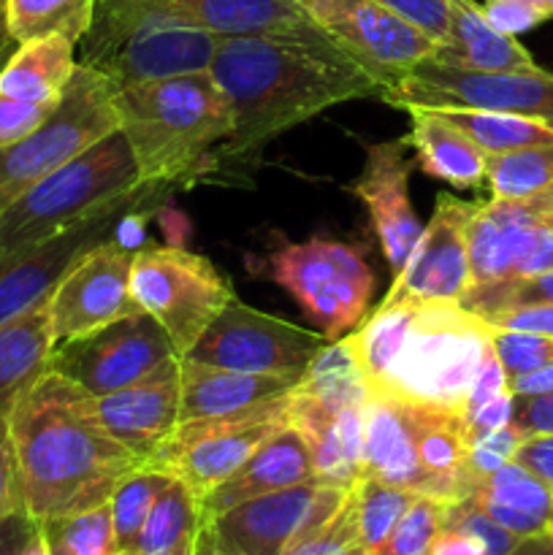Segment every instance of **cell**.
Wrapping results in <instances>:
<instances>
[{
    "label": "cell",
    "instance_id": "obj_34",
    "mask_svg": "<svg viewBox=\"0 0 553 555\" xmlns=\"http://www.w3.org/2000/svg\"><path fill=\"white\" fill-rule=\"evenodd\" d=\"M293 390L336 404H366L372 393L347 339L325 341Z\"/></svg>",
    "mask_w": 553,
    "mask_h": 555
},
{
    "label": "cell",
    "instance_id": "obj_24",
    "mask_svg": "<svg viewBox=\"0 0 553 555\" xmlns=\"http://www.w3.org/2000/svg\"><path fill=\"white\" fill-rule=\"evenodd\" d=\"M363 477L434 496L432 480L417 461V404L369 393L363 404Z\"/></svg>",
    "mask_w": 553,
    "mask_h": 555
},
{
    "label": "cell",
    "instance_id": "obj_60",
    "mask_svg": "<svg viewBox=\"0 0 553 555\" xmlns=\"http://www.w3.org/2000/svg\"><path fill=\"white\" fill-rule=\"evenodd\" d=\"M193 551H195V540H190V542H184V545L173 547V551L160 553V555H193Z\"/></svg>",
    "mask_w": 553,
    "mask_h": 555
},
{
    "label": "cell",
    "instance_id": "obj_35",
    "mask_svg": "<svg viewBox=\"0 0 553 555\" xmlns=\"http://www.w3.org/2000/svg\"><path fill=\"white\" fill-rule=\"evenodd\" d=\"M201 531V504L190 493L184 482L173 480L166 491L157 496L139 540H136V555H160L195 540Z\"/></svg>",
    "mask_w": 553,
    "mask_h": 555
},
{
    "label": "cell",
    "instance_id": "obj_43",
    "mask_svg": "<svg viewBox=\"0 0 553 555\" xmlns=\"http://www.w3.org/2000/svg\"><path fill=\"white\" fill-rule=\"evenodd\" d=\"M493 347L502 361L507 379L529 374L553 363V336L520 334V331L493 328Z\"/></svg>",
    "mask_w": 553,
    "mask_h": 555
},
{
    "label": "cell",
    "instance_id": "obj_52",
    "mask_svg": "<svg viewBox=\"0 0 553 555\" xmlns=\"http://www.w3.org/2000/svg\"><path fill=\"white\" fill-rule=\"evenodd\" d=\"M513 461L553 488V434H531V437H526Z\"/></svg>",
    "mask_w": 553,
    "mask_h": 555
},
{
    "label": "cell",
    "instance_id": "obj_7",
    "mask_svg": "<svg viewBox=\"0 0 553 555\" xmlns=\"http://www.w3.org/2000/svg\"><path fill=\"white\" fill-rule=\"evenodd\" d=\"M112 130H117L114 85L101 70L76 63L63 101L47 122L0 150V211Z\"/></svg>",
    "mask_w": 553,
    "mask_h": 555
},
{
    "label": "cell",
    "instance_id": "obj_8",
    "mask_svg": "<svg viewBox=\"0 0 553 555\" xmlns=\"http://www.w3.org/2000/svg\"><path fill=\"white\" fill-rule=\"evenodd\" d=\"M291 393L247 410L179 423L166 442L146 459V466L184 482L201 504L266 439L291 426Z\"/></svg>",
    "mask_w": 553,
    "mask_h": 555
},
{
    "label": "cell",
    "instance_id": "obj_48",
    "mask_svg": "<svg viewBox=\"0 0 553 555\" xmlns=\"http://www.w3.org/2000/svg\"><path fill=\"white\" fill-rule=\"evenodd\" d=\"M22 509L20 480H16L14 442L9 434V417H0V526L9 515Z\"/></svg>",
    "mask_w": 553,
    "mask_h": 555
},
{
    "label": "cell",
    "instance_id": "obj_22",
    "mask_svg": "<svg viewBox=\"0 0 553 555\" xmlns=\"http://www.w3.org/2000/svg\"><path fill=\"white\" fill-rule=\"evenodd\" d=\"M407 139L380 141L366 150L363 171L352 182V193L366 204L377 231L380 247L390 269L399 274L410 260L423 228L410 204V166H407Z\"/></svg>",
    "mask_w": 553,
    "mask_h": 555
},
{
    "label": "cell",
    "instance_id": "obj_53",
    "mask_svg": "<svg viewBox=\"0 0 553 555\" xmlns=\"http://www.w3.org/2000/svg\"><path fill=\"white\" fill-rule=\"evenodd\" d=\"M428 555H488V551L480 540H475V537L442 526V531H439L437 540H434V547Z\"/></svg>",
    "mask_w": 553,
    "mask_h": 555
},
{
    "label": "cell",
    "instance_id": "obj_21",
    "mask_svg": "<svg viewBox=\"0 0 553 555\" xmlns=\"http://www.w3.org/2000/svg\"><path fill=\"white\" fill-rule=\"evenodd\" d=\"M179 406H182V369L177 356L163 361L139 383L95 399V412L103 428L144 461L179 426Z\"/></svg>",
    "mask_w": 553,
    "mask_h": 555
},
{
    "label": "cell",
    "instance_id": "obj_36",
    "mask_svg": "<svg viewBox=\"0 0 553 555\" xmlns=\"http://www.w3.org/2000/svg\"><path fill=\"white\" fill-rule=\"evenodd\" d=\"M171 482V475H166V472L160 469H152V466L144 464L139 466V469L130 472V475L114 488L112 499H108V509H112L117 551L133 553L136 540H139L141 529H144L157 496H160Z\"/></svg>",
    "mask_w": 553,
    "mask_h": 555
},
{
    "label": "cell",
    "instance_id": "obj_61",
    "mask_svg": "<svg viewBox=\"0 0 553 555\" xmlns=\"http://www.w3.org/2000/svg\"><path fill=\"white\" fill-rule=\"evenodd\" d=\"M5 0H0V38H5Z\"/></svg>",
    "mask_w": 553,
    "mask_h": 555
},
{
    "label": "cell",
    "instance_id": "obj_25",
    "mask_svg": "<svg viewBox=\"0 0 553 555\" xmlns=\"http://www.w3.org/2000/svg\"><path fill=\"white\" fill-rule=\"evenodd\" d=\"M309 480L314 477L307 442L296 428L285 426L274 437L266 439L222 486H217L201 502V524L236 507V504L249 502V499L285 491V488L301 486Z\"/></svg>",
    "mask_w": 553,
    "mask_h": 555
},
{
    "label": "cell",
    "instance_id": "obj_38",
    "mask_svg": "<svg viewBox=\"0 0 553 555\" xmlns=\"http://www.w3.org/2000/svg\"><path fill=\"white\" fill-rule=\"evenodd\" d=\"M486 182L493 198H529L553 190V144L491 155Z\"/></svg>",
    "mask_w": 553,
    "mask_h": 555
},
{
    "label": "cell",
    "instance_id": "obj_51",
    "mask_svg": "<svg viewBox=\"0 0 553 555\" xmlns=\"http://www.w3.org/2000/svg\"><path fill=\"white\" fill-rule=\"evenodd\" d=\"M464 423H466V437H470V444H475L477 439L488 437V434L499 431V428L510 426V423H513V390H507V393L497 396L493 401L483 404L480 410L466 415Z\"/></svg>",
    "mask_w": 553,
    "mask_h": 555
},
{
    "label": "cell",
    "instance_id": "obj_49",
    "mask_svg": "<svg viewBox=\"0 0 553 555\" xmlns=\"http://www.w3.org/2000/svg\"><path fill=\"white\" fill-rule=\"evenodd\" d=\"M483 320H486L491 328H499V331H520V334L553 336V304L507 309V312L488 314V318Z\"/></svg>",
    "mask_w": 553,
    "mask_h": 555
},
{
    "label": "cell",
    "instance_id": "obj_39",
    "mask_svg": "<svg viewBox=\"0 0 553 555\" xmlns=\"http://www.w3.org/2000/svg\"><path fill=\"white\" fill-rule=\"evenodd\" d=\"M49 555H114L117 537H114L112 509L108 504L85 509V513L60 515L38 524Z\"/></svg>",
    "mask_w": 553,
    "mask_h": 555
},
{
    "label": "cell",
    "instance_id": "obj_50",
    "mask_svg": "<svg viewBox=\"0 0 553 555\" xmlns=\"http://www.w3.org/2000/svg\"><path fill=\"white\" fill-rule=\"evenodd\" d=\"M513 426L524 434H553V390L513 396Z\"/></svg>",
    "mask_w": 553,
    "mask_h": 555
},
{
    "label": "cell",
    "instance_id": "obj_58",
    "mask_svg": "<svg viewBox=\"0 0 553 555\" xmlns=\"http://www.w3.org/2000/svg\"><path fill=\"white\" fill-rule=\"evenodd\" d=\"M193 555H233V553H226V551H222V547H217L215 540H211L209 531H206L204 526H201L198 537H195V551H193Z\"/></svg>",
    "mask_w": 553,
    "mask_h": 555
},
{
    "label": "cell",
    "instance_id": "obj_41",
    "mask_svg": "<svg viewBox=\"0 0 553 555\" xmlns=\"http://www.w3.org/2000/svg\"><path fill=\"white\" fill-rule=\"evenodd\" d=\"M442 499L434 496H417L412 507L407 509L383 542L377 555H428L434 547V540L442 531L445 518Z\"/></svg>",
    "mask_w": 553,
    "mask_h": 555
},
{
    "label": "cell",
    "instance_id": "obj_59",
    "mask_svg": "<svg viewBox=\"0 0 553 555\" xmlns=\"http://www.w3.org/2000/svg\"><path fill=\"white\" fill-rule=\"evenodd\" d=\"M531 3H535V9L545 16V22L553 20V0H531Z\"/></svg>",
    "mask_w": 553,
    "mask_h": 555
},
{
    "label": "cell",
    "instance_id": "obj_26",
    "mask_svg": "<svg viewBox=\"0 0 553 555\" xmlns=\"http://www.w3.org/2000/svg\"><path fill=\"white\" fill-rule=\"evenodd\" d=\"M179 369H182L179 423L226 415V412H239L280 399V396L291 393L298 383V377L233 372V369L209 366V363L188 361V358H179Z\"/></svg>",
    "mask_w": 553,
    "mask_h": 555
},
{
    "label": "cell",
    "instance_id": "obj_13",
    "mask_svg": "<svg viewBox=\"0 0 553 555\" xmlns=\"http://www.w3.org/2000/svg\"><path fill=\"white\" fill-rule=\"evenodd\" d=\"M553 190L529 198H491L466 228L472 285L524 280L553 269Z\"/></svg>",
    "mask_w": 553,
    "mask_h": 555
},
{
    "label": "cell",
    "instance_id": "obj_62",
    "mask_svg": "<svg viewBox=\"0 0 553 555\" xmlns=\"http://www.w3.org/2000/svg\"><path fill=\"white\" fill-rule=\"evenodd\" d=\"M548 534L553 537V513H551V520H548Z\"/></svg>",
    "mask_w": 553,
    "mask_h": 555
},
{
    "label": "cell",
    "instance_id": "obj_4",
    "mask_svg": "<svg viewBox=\"0 0 553 555\" xmlns=\"http://www.w3.org/2000/svg\"><path fill=\"white\" fill-rule=\"evenodd\" d=\"M114 112L141 179L155 188L188 179L233 128L211 70L114 90Z\"/></svg>",
    "mask_w": 553,
    "mask_h": 555
},
{
    "label": "cell",
    "instance_id": "obj_15",
    "mask_svg": "<svg viewBox=\"0 0 553 555\" xmlns=\"http://www.w3.org/2000/svg\"><path fill=\"white\" fill-rule=\"evenodd\" d=\"M173 356L177 350L163 325L141 312L57 345L49 369L101 399L139 383Z\"/></svg>",
    "mask_w": 553,
    "mask_h": 555
},
{
    "label": "cell",
    "instance_id": "obj_63",
    "mask_svg": "<svg viewBox=\"0 0 553 555\" xmlns=\"http://www.w3.org/2000/svg\"><path fill=\"white\" fill-rule=\"evenodd\" d=\"M114 555H136V553H128V551H117Z\"/></svg>",
    "mask_w": 553,
    "mask_h": 555
},
{
    "label": "cell",
    "instance_id": "obj_19",
    "mask_svg": "<svg viewBox=\"0 0 553 555\" xmlns=\"http://www.w3.org/2000/svg\"><path fill=\"white\" fill-rule=\"evenodd\" d=\"M477 206L480 204L453 198L450 193L439 195L432 220L423 228L410 260L396 274L394 287L388 293L423 298V301L459 304L472 287L466 228H470Z\"/></svg>",
    "mask_w": 553,
    "mask_h": 555
},
{
    "label": "cell",
    "instance_id": "obj_18",
    "mask_svg": "<svg viewBox=\"0 0 553 555\" xmlns=\"http://www.w3.org/2000/svg\"><path fill=\"white\" fill-rule=\"evenodd\" d=\"M163 20L198 27L220 38H280L339 49L301 0H128ZM342 52V49H339Z\"/></svg>",
    "mask_w": 553,
    "mask_h": 555
},
{
    "label": "cell",
    "instance_id": "obj_46",
    "mask_svg": "<svg viewBox=\"0 0 553 555\" xmlns=\"http://www.w3.org/2000/svg\"><path fill=\"white\" fill-rule=\"evenodd\" d=\"M480 9L488 25L513 38L545 22V16L535 9L531 0H483Z\"/></svg>",
    "mask_w": 553,
    "mask_h": 555
},
{
    "label": "cell",
    "instance_id": "obj_45",
    "mask_svg": "<svg viewBox=\"0 0 553 555\" xmlns=\"http://www.w3.org/2000/svg\"><path fill=\"white\" fill-rule=\"evenodd\" d=\"M54 108L57 106H47V103H25L0 92V150L27 139L33 130H38L43 122H47L49 114H52Z\"/></svg>",
    "mask_w": 553,
    "mask_h": 555
},
{
    "label": "cell",
    "instance_id": "obj_54",
    "mask_svg": "<svg viewBox=\"0 0 553 555\" xmlns=\"http://www.w3.org/2000/svg\"><path fill=\"white\" fill-rule=\"evenodd\" d=\"M510 390H513V396H535L553 390V363L551 366L535 369V372L510 379Z\"/></svg>",
    "mask_w": 553,
    "mask_h": 555
},
{
    "label": "cell",
    "instance_id": "obj_40",
    "mask_svg": "<svg viewBox=\"0 0 553 555\" xmlns=\"http://www.w3.org/2000/svg\"><path fill=\"white\" fill-rule=\"evenodd\" d=\"M459 304L464 309H470V312L480 314V318L507 312V309L553 304V269L535 276H524V280H502L488 282V285H472Z\"/></svg>",
    "mask_w": 553,
    "mask_h": 555
},
{
    "label": "cell",
    "instance_id": "obj_44",
    "mask_svg": "<svg viewBox=\"0 0 553 555\" xmlns=\"http://www.w3.org/2000/svg\"><path fill=\"white\" fill-rule=\"evenodd\" d=\"M377 3L426 33L437 47L450 41V27H453L450 0H377Z\"/></svg>",
    "mask_w": 553,
    "mask_h": 555
},
{
    "label": "cell",
    "instance_id": "obj_1",
    "mask_svg": "<svg viewBox=\"0 0 553 555\" xmlns=\"http://www.w3.org/2000/svg\"><path fill=\"white\" fill-rule=\"evenodd\" d=\"M9 434L22 509L36 524L108 504L146 464L103 428L95 399L52 369L16 401Z\"/></svg>",
    "mask_w": 553,
    "mask_h": 555
},
{
    "label": "cell",
    "instance_id": "obj_47",
    "mask_svg": "<svg viewBox=\"0 0 553 555\" xmlns=\"http://www.w3.org/2000/svg\"><path fill=\"white\" fill-rule=\"evenodd\" d=\"M510 390V379H507V372H504L502 361H499L497 356V347H488L486 350V358H483L480 363V372H477L475 383H472V390H470V399H466V410H464V417L472 415L475 410H480L483 404H488V401H493L497 396L507 393Z\"/></svg>",
    "mask_w": 553,
    "mask_h": 555
},
{
    "label": "cell",
    "instance_id": "obj_2",
    "mask_svg": "<svg viewBox=\"0 0 553 555\" xmlns=\"http://www.w3.org/2000/svg\"><path fill=\"white\" fill-rule=\"evenodd\" d=\"M209 70L233 117L226 157L258 152L325 108L380 95L377 81L339 49L280 38H220Z\"/></svg>",
    "mask_w": 553,
    "mask_h": 555
},
{
    "label": "cell",
    "instance_id": "obj_56",
    "mask_svg": "<svg viewBox=\"0 0 553 555\" xmlns=\"http://www.w3.org/2000/svg\"><path fill=\"white\" fill-rule=\"evenodd\" d=\"M11 555H49V547L47 542H43V534L41 529H38L36 520L27 526V531L20 537V542H16V547L11 551Z\"/></svg>",
    "mask_w": 553,
    "mask_h": 555
},
{
    "label": "cell",
    "instance_id": "obj_29",
    "mask_svg": "<svg viewBox=\"0 0 553 555\" xmlns=\"http://www.w3.org/2000/svg\"><path fill=\"white\" fill-rule=\"evenodd\" d=\"M404 112L412 117L410 144L415 146L417 160L428 177L442 179L461 190L486 182L488 155L470 135L461 133L432 108L404 106Z\"/></svg>",
    "mask_w": 553,
    "mask_h": 555
},
{
    "label": "cell",
    "instance_id": "obj_32",
    "mask_svg": "<svg viewBox=\"0 0 553 555\" xmlns=\"http://www.w3.org/2000/svg\"><path fill=\"white\" fill-rule=\"evenodd\" d=\"M98 0H5V33L14 43L65 36L81 43L95 20Z\"/></svg>",
    "mask_w": 553,
    "mask_h": 555
},
{
    "label": "cell",
    "instance_id": "obj_30",
    "mask_svg": "<svg viewBox=\"0 0 553 555\" xmlns=\"http://www.w3.org/2000/svg\"><path fill=\"white\" fill-rule=\"evenodd\" d=\"M472 499L488 518L497 520L518 540L548 531V520L553 513V488L515 461L486 477Z\"/></svg>",
    "mask_w": 553,
    "mask_h": 555
},
{
    "label": "cell",
    "instance_id": "obj_20",
    "mask_svg": "<svg viewBox=\"0 0 553 555\" xmlns=\"http://www.w3.org/2000/svg\"><path fill=\"white\" fill-rule=\"evenodd\" d=\"M133 206L136 204L92 217V220L68 228V231L57 233L47 242L33 244V247L0 255V325L11 323L38 304L49 301L52 291L68 274L70 266L85 258L92 247L106 242L117 217Z\"/></svg>",
    "mask_w": 553,
    "mask_h": 555
},
{
    "label": "cell",
    "instance_id": "obj_42",
    "mask_svg": "<svg viewBox=\"0 0 553 555\" xmlns=\"http://www.w3.org/2000/svg\"><path fill=\"white\" fill-rule=\"evenodd\" d=\"M285 555H377L363 545L361 534H358L356 518H352V507L345 499L339 513L318 529L314 534L304 537L301 542L285 551Z\"/></svg>",
    "mask_w": 553,
    "mask_h": 555
},
{
    "label": "cell",
    "instance_id": "obj_6",
    "mask_svg": "<svg viewBox=\"0 0 553 555\" xmlns=\"http://www.w3.org/2000/svg\"><path fill=\"white\" fill-rule=\"evenodd\" d=\"M81 63L101 70L114 90L211 68L220 36L163 20L128 0H98Z\"/></svg>",
    "mask_w": 553,
    "mask_h": 555
},
{
    "label": "cell",
    "instance_id": "obj_12",
    "mask_svg": "<svg viewBox=\"0 0 553 555\" xmlns=\"http://www.w3.org/2000/svg\"><path fill=\"white\" fill-rule=\"evenodd\" d=\"M325 341V336L258 312L233 296L184 358L233 372L301 377Z\"/></svg>",
    "mask_w": 553,
    "mask_h": 555
},
{
    "label": "cell",
    "instance_id": "obj_33",
    "mask_svg": "<svg viewBox=\"0 0 553 555\" xmlns=\"http://www.w3.org/2000/svg\"><path fill=\"white\" fill-rule=\"evenodd\" d=\"M432 112L470 135L488 157L526 150V146L553 144V128L540 119L502 112H477V108H432Z\"/></svg>",
    "mask_w": 553,
    "mask_h": 555
},
{
    "label": "cell",
    "instance_id": "obj_27",
    "mask_svg": "<svg viewBox=\"0 0 553 555\" xmlns=\"http://www.w3.org/2000/svg\"><path fill=\"white\" fill-rule=\"evenodd\" d=\"M52 352L49 301L0 325V417H9L16 401L49 372Z\"/></svg>",
    "mask_w": 553,
    "mask_h": 555
},
{
    "label": "cell",
    "instance_id": "obj_5",
    "mask_svg": "<svg viewBox=\"0 0 553 555\" xmlns=\"http://www.w3.org/2000/svg\"><path fill=\"white\" fill-rule=\"evenodd\" d=\"M150 190L155 184H144L123 130H112L0 211V255L136 204Z\"/></svg>",
    "mask_w": 553,
    "mask_h": 555
},
{
    "label": "cell",
    "instance_id": "obj_11",
    "mask_svg": "<svg viewBox=\"0 0 553 555\" xmlns=\"http://www.w3.org/2000/svg\"><path fill=\"white\" fill-rule=\"evenodd\" d=\"M396 108H477L540 119L553 128V74L531 70H472L426 57L396 85L380 92Z\"/></svg>",
    "mask_w": 553,
    "mask_h": 555
},
{
    "label": "cell",
    "instance_id": "obj_14",
    "mask_svg": "<svg viewBox=\"0 0 553 555\" xmlns=\"http://www.w3.org/2000/svg\"><path fill=\"white\" fill-rule=\"evenodd\" d=\"M347 491L309 480L285 491L266 493L204 520L217 547L233 555H285L304 537L323 529Z\"/></svg>",
    "mask_w": 553,
    "mask_h": 555
},
{
    "label": "cell",
    "instance_id": "obj_37",
    "mask_svg": "<svg viewBox=\"0 0 553 555\" xmlns=\"http://www.w3.org/2000/svg\"><path fill=\"white\" fill-rule=\"evenodd\" d=\"M415 499L417 493L404 491V488H394L380 480H372V477H361L347 491V502L352 507V518H356L363 545L372 553H377Z\"/></svg>",
    "mask_w": 553,
    "mask_h": 555
},
{
    "label": "cell",
    "instance_id": "obj_28",
    "mask_svg": "<svg viewBox=\"0 0 553 555\" xmlns=\"http://www.w3.org/2000/svg\"><path fill=\"white\" fill-rule=\"evenodd\" d=\"M453 5V27L450 41L437 47L432 60L455 68L472 70H531L537 68L529 49L520 47L518 38L504 36L488 25L483 9L475 0H450Z\"/></svg>",
    "mask_w": 553,
    "mask_h": 555
},
{
    "label": "cell",
    "instance_id": "obj_9",
    "mask_svg": "<svg viewBox=\"0 0 553 555\" xmlns=\"http://www.w3.org/2000/svg\"><path fill=\"white\" fill-rule=\"evenodd\" d=\"M130 291L139 307L163 325L179 358L233 298L226 276L206 258L182 247L136 249Z\"/></svg>",
    "mask_w": 553,
    "mask_h": 555
},
{
    "label": "cell",
    "instance_id": "obj_31",
    "mask_svg": "<svg viewBox=\"0 0 553 555\" xmlns=\"http://www.w3.org/2000/svg\"><path fill=\"white\" fill-rule=\"evenodd\" d=\"M76 70V43L65 36H43L16 43L0 68V92L25 103L57 106Z\"/></svg>",
    "mask_w": 553,
    "mask_h": 555
},
{
    "label": "cell",
    "instance_id": "obj_55",
    "mask_svg": "<svg viewBox=\"0 0 553 555\" xmlns=\"http://www.w3.org/2000/svg\"><path fill=\"white\" fill-rule=\"evenodd\" d=\"M30 524L33 520L27 518L25 509H16L14 515H9V518L3 520V526H0V555H11L16 542H20V537L25 534Z\"/></svg>",
    "mask_w": 553,
    "mask_h": 555
},
{
    "label": "cell",
    "instance_id": "obj_23",
    "mask_svg": "<svg viewBox=\"0 0 553 555\" xmlns=\"http://www.w3.org/2000/svg\"><path fill=\"white\" fill-rule=\"evenodd\" d=\"M291 426L304 437L320 486L350 491L363 477V404L291 393Z\"/></svg>",
    "mask_w": 553,
    "mask_h": 555
},
{
    "label": "cell",
    "instance_id": "obj_17",
    "mask_svg": "<svg viewBox=\"0 0 553 555\" xmlns=\"http://www.w3.org/2000/svg\"><path fill=\"white\" fill-rule=\"evenodd\" d=\"M133 258L136 249L119 238H106L70 266L49 296L54 347L144 312L130 291Z\"/></svg>",
    "mask_w": 553,
    "mask_h": 555
},
{
    "label": "cell",
    "instance_id": "obj_3",
    "mask_svg": "<svg viewBox=\"0 0 553 555\" xmlns=\"http://www.w3.org/2000/svg\"><path fill=\"white\" fill-rule=\"evenodd\" d=\"M347 341L372 393L464 415L493 328L461 304L388 293Z\"/></svg>",
    "mask_w": 553,
    "mask_h": 555
},
{
    "label": "cell",
    "instance_id": "obj_16",
    "mask_svg": "<svg viewBox=\"0 0 553 555\" xmlns=\"http://www.w3.org/2000/svg\"><path fill=\"white\" fill-rule=\"evenodd\" d=\"M301 3L334 38L336 47L377 81L380 92L437 52V43L426 33L396 16L377 0H301Z\"/></svg>",
    "mask_w": 553,
    "mask_h": 555
},
{
    "label": "cell",
    "instance_id": "obj_57",
    "mask_svg": "<svg viewBox=\"0 0 553 555\" xmlns=\"http://www.w3.org/2000/svg\"><path fill=\"white\" fill-rule=\"evenodd\" d=\"M507 555H553V537L548 531L535 537H526Z\"/></svg>",
    "mask_w": 553,
    "mask_h": 555
},
{
    "label": "cell",
    "instance_id": "obj_10",
    "mask_svg": "<svg viewBox=\"0 0 553 555\" xmlns=\"http://www.w3.org/2000/svg\"><path fill=\"white\" fill-rule=\"evenodd\" d=\"M271 280L285 287L329 341L363 320L374 271L356 247L325 238L285 244L269 258Z\"/></svg>",
    "mask_w": 553,
    "mask_h": 555
}]
</instances>
